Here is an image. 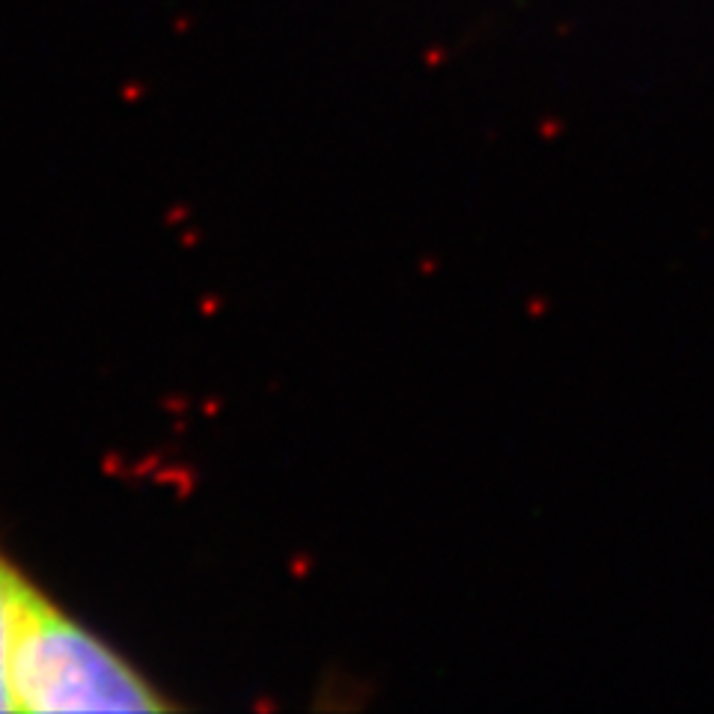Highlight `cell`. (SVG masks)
Segmentation results:
<instances>
[{"mask_svg":"<svg viewBox=\"0 0 714 714\" xmlns=\"http://www.w3.org/2000/svg\"><path fill=\"white\" fill-rule=\"evenodd\" d=\"M18 572L21 569L0 551V712H15L6 655H9V622H12V595H15Z\"/></svg>","mask_w":714,"mask_h":714,"instance_id":"obj_2","label":"cell"},{"mask_svg":"<svg viewBox=\"0 0 714 714\" xmlns=\"http://www.w3.org/2000/svg\"><path fill=\"white\" fill-rule=\"evenodd\" d=\"M15 712H161L155 691L18 572L9 622Z\"/></svg>","mask_w":714,"mask_h":714,"instance_id":"obj_1","label":"cell"}]
</instances>
